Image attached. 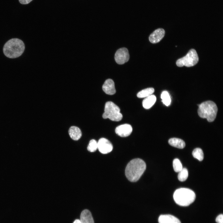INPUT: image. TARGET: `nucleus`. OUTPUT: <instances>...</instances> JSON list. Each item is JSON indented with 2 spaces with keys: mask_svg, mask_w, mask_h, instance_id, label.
Returning <instances> with one entry per match:
<instances>
[{
  "mask_svg": "<svg viewBox=\"0 0 223 223\" xmlns=\"http://www.w3.org/2000/svg\"><path fill=\"white\" fill-rule=\"evenodd\" d=\"M146 168V163L143 160L139 158L133 159L128 163L126 167L125 176L130 181L136 182L141 177Z\"/></svg>",
  "mask_w": 223,
  "mask_h": 223,
  "instance_id": "1",
  "label": "nucleus"
},
{
  "mask_svg": "<svg viewBox=\"0 0 223 223\" xmlns=\"http://www.w3.org/2000/svg\"><path fill=\"white\" fill-rule=\"evenodd\" d=\"M24 49V44L23 42L19 39L14 38L9 40L5 44L3 52L6 57L13 59L20 56Z\"/></svg>",
  "mask_w": 223,
  "mask_h": 223,
  "instance_id": "2",
  "label": "nucleus"
},
{
  "mask_svg": "<svg viewBox=\"0 0 223 223\" xmlns=\"http://www.w3.org/2000/svg\"><path fill=\"white\" fill-rule=\"evenodd\" d=\"M173 197L175 203L182 206L189 205L195 201L196 195L192 190L186 188H180L174 192Z\"/></svg>",
  "mask_w": 223,
  "mask_h": 223,
  "instance_id": "3",
  "label": "nucleus"
},
{
  "mask_svg": "<svg viewBox=\"0 0 223 223\" xmlns=\"http://www.w3.org/2000/svg\"><path fill=\"white\" fill-rule=\"evenodd\" d=\"M198 113L203 118L207 119L209 122L213 121L216 118L218 108L216 104L211 101H207L198 105Z\"/></svg>",
  "mask_w": 223,
  "mask_h": 223,
  "instance_id": "4",
  "label": "nucleus"
},
{
  "mask_svg": "<svg viewBox=\"0 0 223 223\" xmlns=\"http://www.w3.org/2000/svg\"><path fill=\"white\" fill-rule=\"evenodd\" d=\"M120 112L119 107L114 103L111 101L107 102L105 104L103 117L104 119L108 118L113 121H120L123 116Z\"/></svg>",
  "mask_w": 223,
  "mask_h": 223,
  "instance_id": "5",
  "label": "nucleus"
},
{
  "mask_svg": "<svg viewBox=\"0 0 223 223\" xmlns=\"http://www.w3.org/2000/svg\"><path fill=\"white\" fill-rule=\"evenodd\" d=\"M198 61L199 57L196 51L194 49H191L185 56L178 59L176 63L179 67L184 66L190 67L196 64Z\"/></svg>",
  "mask_w": 223,
  "mask_h": 223,
  "instance_id": "6",
  "label": "nucleus"
},
{
  "mask_svg": "<svg viewBox=\"0 0 223 223\" xmlns=\"http://www.w3.org/2000/svg\"><path fill=\"white\" fill-rule=\"evenodd\" d=\"M129 55L128 49L123 47L118 49L115 55V59L116 63L119 64H122L128 61Z\"/></svg>",
  "mask_w": 223,
  "mask_h": 223,
  "instance_id": "7",
  "label": "nucleus"
},
{
  "mask_svg": "<svg viewBox=\"0 0 223 223\" xmlns=\"http://www.w3.org/2000/svg\"><path fill=\"white\" fill-rule=\"evenodd\" d=\"M98 149L102 153L106 154L111 152L113 149L112 143L104 138H100L97 142Z\"/></svg>",
  "mask_w": 223,
  "mask_h": 223,
  "instance_id": "8",
  "label": "nucleus"
},
{
  "mask_svg": "<svg viewBox=\"0 0 223 223\" xmlns=\"http://www.w3.org/2000/svg\"><path fill=\"white\" fill-rule=\"evenodd\" d=\"M132 126L128 124H124L117 126L115 129L116 134L121 137H125L129 136L132 131Z\"/></svg>",
  "mask_w": 223,
  "mask_h": 223,
  "instance_id": "9",
  "label": "nucleus"
},
{
  "mask_svg": "<svg viewBox=\"0 0 223 223\" xmlns=\"http://www.w3.org/2000/svg\"><path fill=\"white\" fill-rule=\"evenodd\" d=\"M165 35V31L162 28L155 30L149 37V40L152 43H156L160 42Z\"/></svg>",
  "mask_w": 223,
  "mask_h": 223,
  "instance_id": "10",
  "label": "nucleus"
},
{
  "mask_svg": "<svg viewBox=\"0 0 223 223\" xmlns=\"http://www.w3.org/2000/svg\"><path fill=\"white\" fill-rule=\"evenodd\" d=\"M102 89L107 94L112 95L116 92L114 83L111 79L106 80L102 86Z\"/></svg>",
  "mask_w": 223,
  "mask_h": 223,
  "instance_id": "11",
  "label": "nucleus"
},
{
  "mask_svg": "<svg viewBox=\"0 0 223 223\" xmlns=\"http://www.w3.org/2000/svg\"><path fill=\"white\" fill-rule=\"evenodd\" d=\"M159 223H181L179 219L170 214L160 215L158 218Z\"/></svg>",
  "mask_w": 223,
  "mask_h": 223,
  "instance_id": "12",
  "label": "nucleus"
},
{
  "mask_svg": "<svg viewBox=\"0 0 223 223\" xmlns=\"http://www.w3.org/2000/svg\"><path fill=\"white\" fill-rule=\"evenodd\" d=\"M80 220L82 223H94L91 213L87 209L84 210L82 212Z\"/></svg>",
  "mask_w": 223,
  "mask_h": 223,
  "instance_id": "13",
  "label": "nucleus"
},
{
  "mask_svg": "<svg viewBox=\"0 0 223 223\" xmlns=\"http://www.w3.org/2000/svg\"><path fill=\"white\" fill-rule=\"evenodd\" d=\"M68 133L71 138L75 141L78 140L82 135L81 131L77 127L72 126L69 129Z\"/></svg>",
  "mask_w": 223,
  "mask_h": 223,
  "instance_id": "14",
  "label": "nucleus"
},
{
  "mask_svg": "<svg viewBox=\"0 0 223 223\" xmlns=\"http://www.w3.org/2000/svg\"><path fill=\"white\" fill-rule=\"evenodd\" d=\"M156 100V96L153 94L146 97L142 101L143 107L146 109L150 108L154 105Z\"/></svg>",
  "mask_w": 223,
  "mask_h": 223,
  "instance_id": "15",
  "label": "nucleus"
},
{
  "mask_svg": "<svg viewBox=\"0 0 223 223\" xmlns=\"http://www.w3.org/2000/svg\"><path fill=\"white\" fill-rule=\"evenodd\" d=\"M171 146L179 149L183 148L185 146V143L182 140L177 138H170L168 141Z\"/></svg>",
  "mask_w": 223,
  "mask_h": 223,
  "instance_id": "16",
  "label": "nucleus"
},
{
  "mask_svg": "<svg viewBox=\"0 0 223 223\" xmlns=\"http://www.w3.org/2000/svg\"><path fill=\"white\" fill-rule=\"evenodd\" d=\"M154 92L153 88H149L143 89L139 91L137 94V96L139 98H146L152 94Z\"/></svg>",
  "mask_w": 223,
  "mask_h": 223,
  "instance_id": "17",
  "label": "nucleus"
},
{
  "mask_svg": "<svg viewBox=\"0 0 223 223\" xmlns=\"http://www.w3.org/2000/svg\"><path fill=\"white\" fill-rule=\"evenodd\" d=\"M162 102L166 106H169L171 103V99L169 93L166 91H163L161 95Z\"/></svg>",
  "mask_w": 223,
  "mask_h": 223,
  "instance_id": "18",
  "label": "nucleus"
},
{
  "mask_svg": "<svg viewBox=\"0 0 223 223\" xmlns=\"http://www.w3.org/2000/svg\"><path fill=\"white\" fill-rule=\"evenodd\" d=\"M192 154L193 156L199 161H202L204 158V154L202 150L200 148H195L193 151Z\"/></svg>",
  "mask_w": 223,
  "mask_h": 223,
  "instance_id": "19",
  "label": "nucleus"
},
{
  "mask_svg": "<svg viewBox=\"0 0 223 223\" xmlns=\"http://www.w3.org/2000/svg\"><path fill=\"white\" fill-rule=\"evenodd\" d=\"M188 175V171L186 168H183L179 172L178 178L181 181H185L187 179Z\"/></svg>",
  "mask_w": 223,
  "mask_h": 223,
  "instance_id": "20",
  "label": "nucleus"
},
{
  "mask_svg": "<svg viewBox=\"0 0 223 223\" xmlns=\"http://www.w3.org/2000/svg\"><path fill=\"white\" fill-rule=\"evenodd\" d=\"M87 149L88 150L91 152L95 151L98 149V144L97 141L94 139H92L89 142Z\"/></svg>",
  "mask_w": 223,
  "mask_h": 223,
  "instance_id": "21",
  "label": "nucleus"
},
{
  "mask_svg": "<svg viewBox=\"0 0 223 223\" xmlns=\"http://www.w3.org/2000/svg\"><path fill=\"white\" fill-rule=\"evenodd\" d=\"M173 166L174 171L176 172H179L183 168L181 162L177 158L173 160Z\"/></svg>",
  "mask_w": 223,
  "mask_h": 223,
  "instance_id": "22",
  "label": "nucleus"
},
{
  "mask_svg": "<svg viewBox=\"0 0 223 223\" xmlns=\"http://www.w3.org/2000/svg\"><path fill=\"white\" fill-rule=\"evenodd\" d=\"M216 221L217 223H223V215L220 214L218 215L216 219Z\"/></svg>",
  "mask_w": 223,
  "mask_h": 223,
  "instance_id": "23",
  "label": "nucleus"
},
{
  "mask_svg": "<svg viewBox=\"0 0 223 223\" xmlns=\"http://www.w3.org/2000/svg\"><path fill=\"white\" fill-rule=\"evenodd\" d=\"M33 0H19L20 3L23 4H28Z\"/></svg>",
  "mask_w": 223,
  "mask_h": 223,
  "instance_id": "24",
  "label": "nucleus"
},
{
  "mask_svg": "<svg viewBox=\"0 0 223 223\" xmlns=\"http://www.w3.org/2000/svg\"><path fill=\"white\" fill-rule=\"evenodd\" d=\"M73 223H82L81 221L78 219L75 220Z\"/></svg>",
  "mask_w": 223,
  "mask_h": 223,
  "instance_id": "25",
  "label": "nucleus"
}]
</instances>
